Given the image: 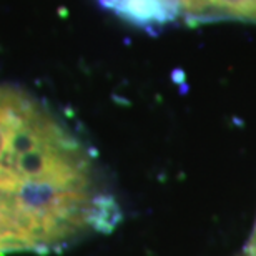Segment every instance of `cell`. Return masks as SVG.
I'll return each instance as SVG.
<instances>
[{
  "mask_svg": "<svg viewBox=\"0 0 256 256\" xmlns=\"http://www.w3.org/2000/svg\"><path fill=\"white\" fill-rule=\"evenodd\" d=\"M176 17L194 22H216L236 20L256 24V0H168Z\"/></svg>",
  "mask_w": 256,
  "mask_h": 256,
  "instance_id": "obj_1",
  "label": "cell"
},
{
  "mask_svg": "<svg viewBox=\"0 0 256 256\" xmlns=\"http://www.w3.org/2000/svg\"><path fill=\"white\" fill-rule=\"evenodd\" d=\"M244 256H256V224H254L253 236H252V240H250V243L246 246V252H244Z\"/></svg>",
  "mask_w": 256,
  "mask_h": 256,
  "instance_id": "obj_2",
  "label": "cell"
}]
</instances>
